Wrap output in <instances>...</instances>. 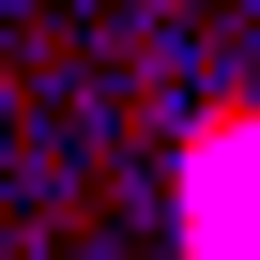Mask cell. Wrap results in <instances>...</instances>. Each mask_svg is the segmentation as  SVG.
<instances>
[{
  "label": "cell",
  "instance_id": "cell-1",
  "mask_svg": "<svg viewBox=\"0 0 260 260\" xmlns=\"http://www.w3.org/2000/svg\"><path fill=\"white\" fill-rule=\"evenodd\" d=\"M199 230H214V260H260V138L199 153Z\"/></svg>",
  "mask_w": 260,
  "mask_h": 260
}]
</instances>
